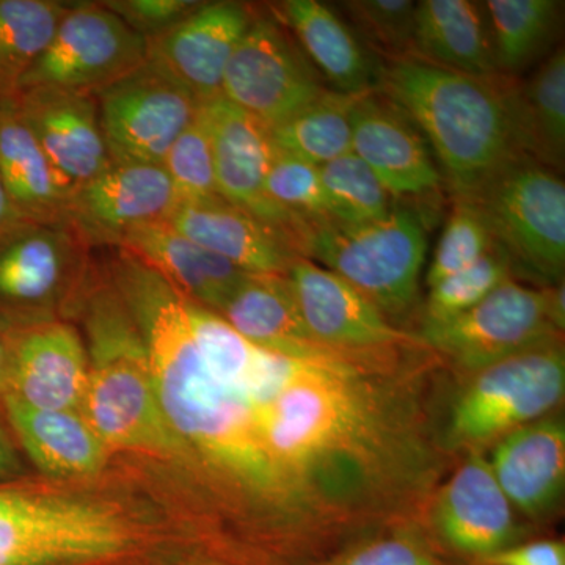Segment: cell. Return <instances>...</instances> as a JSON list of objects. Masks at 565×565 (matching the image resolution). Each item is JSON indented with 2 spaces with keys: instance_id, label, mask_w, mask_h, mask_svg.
Masks as SVG:
<instances>
[{
  "instance_id": "1",
  "label": "cell",
  "mask_w": 565,
  "mask_h": 565,
  "mask_svg": "<svg viewBox=\"0 0 565 565\" xmlns=\"http://www.w3.org/2000/svg\"><path fill=\"white\" fill-rule=\"evenodd\" d=\"M110 275L143 338L167 422L233 500L262 520L264 537L288 534L291 504L258 444L250 407L204 364L185 297L122 248L111 256Z\"/></svg>"
},
{
  "instance_id": "2",
  "label": "cell",
  "mask_w": 565,
  "mask_h": 565,
  "mask_svg": "<svg viewBox=\"0 0 565 565\" xmlns=\"http://www.w3.org/2000/svg\"><path fill=\"white\" fill-rule=\"evenodd\" d=\"M386 98L405 111L437 156L456 200H470L505 163L523 154L515 125V90L404 57L381 70Z\"/></svg>"
},
{
  "instance_id": "3",
  "label": "cell",
  "mask_w": 565,
  "mask_h": 565,
  "mask_svg": "<svg viewBox=\"0 0 565 565\" xmlns=\"http://www.w3.org/2000/svg\"><path fill=\"white\" fill-rule=\"evenodd\" d=\"M84 323L90 371L81 412L104 444L158 457L191 455L167 422L143 338L114 285L88 296Z\"/></svg>"
},
{
  "instance_id": "4",
  "label": "cell",
  "mask_w": 565,
  "mask_h": 565,
  "mask_svg": "<svg viewBox=\"0 0 565 565\" xmlns=\"http://www.w3.org/2000/svg\"><path fill=\"white\" fill-rule=\"evenodd\" d=\"M140 550L139 530L110 505L0 484V565H121Z\"/></svg>"
},
{
  "instance_id": "5",
  "label": "cell",
  "mask_w": 565,
  "mask_h": 565,
  "mask_svg": "<svg viewBox=\"0 0 565 565\" xmlns=\"http://www.w3.org/2000/svg\"><path fill=\"white\" fill-rule=\"evenodd\" d=\"M426 252L419 215L393 210L385 218L363 225L311 223L299 255L343 278L382 313L396 316L415 303Z\"/></svg>"
},
{
  "instance_id": "6",
  "label": "cell",
  "mask_w": 565,
  "mask_h": 565,
  "mask_svg": "<svg viewBox=\"0 0 565 565\" xmlns=\"http://www.w3.org/2000/svg\"><path fill=\"white\" fill-rule=\"evenodd\" d=\"M565 356L546 341L473 373L449 415L444 448H478L544 418L563 399Z\"/></svg>"
},
{
  "instance_id": "7",
  "label": "cell",
  "mask_w": 565,
  "mask_h": 565,
  "mask_svg": "<svg viewBox=\"0 0 565 565\" xmlns=\"http://www.w3.org/2000/svg\"><path fill=\"white\" fill-rule=\"evenodd\" d=\"M494 243L511 263L542 280H563L565 184L552 169L527 156L505 163L471 196Z\"/></svg>"
},
{
  "instance_id": "8",
  "label": "cell",
  "mask_w": 565,
  "mask_h": 565,
  "mask_svg": "<svg viewBox=\"0 0 565 565\" xmlns=\"http://www.w3.org/2000/svg\"><path fill=\"white\" fill-rule=\"evenodd\" d=\"M147 51V40L104 3H79L66 11L20 93L51 88L96 95L143 65Z\"/></svg>"
},
{
  "instance_id": "9",
  "label": "cell",
  "mask_w": 565,
  "mask_h": 565,
  "mask_svg": "<svg viewBox=\"0 0 565 565\" xmlns=\"http://www.w3.org/2000/svg\"><path fill=\"white\" fill-rule=\"evenodd\" d=\"M327 90L278 18L255 17L225 70L222 96L273 129Z\"/></svg>"
},
{
  "instance_id": "10",
  "label": "cell",
  "mask_w": 565,
  "mask_h": 565,
  "mask_svg": "<svg viewBox=\"0 0 565 565\" xmlns=\"http://www.w3.org/2000/svg\"><path fill=\"white\" fill-rule=\"evenodd\" d=\"M88 248L71 223L21 221L0 233V323L51 322L47 311L84 270Z\"/></svg>"
},
{
  "instance_id": "11",
  "label": "cell",
  "mask_w": 565,
  "mask_h": 565,
  "mask_svg": "<svg viewBox=\"0 0 565 565\" xmlns=\"http://www.w3.org/2000/svg\"><path fill=\"white\" fill-rule=\"evenodd\" d=\"M95 96L107 152L117 163L162 166L202 104L148 61Z\"/></svg>"
},
{
  "instance_id": "12",
  "label": "cell",
  "mask_w": 565,
  "mask_h": 565,
  "mask_svg": "<svg viewBox=\"0 0 565 565\" xmlns=\"http://www.w3.org/2000/svg\"><path fill=\"white\" fill-rule=\"evenodd\" d=\"M418 337L460 370L478 373L490 364L557 340V332L546 318L542 289L527 288L509 278L465 313L446 322L424 323Z\"/></svg>"
},
{
  "instance_id": "13",
  "label": "cell",
  "mask_w": 565,
  "mask_h": 565,
  "mask_svg": "<svg viewBox=\"0 0 565 565\" xmlns=\"http://www.w3.org/2000/svg\"><path fill=\"white\" fill-rule=\"evenodd\" d=\"M210 134L218 195L275 230L296 252L300 226L266 196V180L275 148L270 129L247 111L218 96L200 106Z\"/></svg>"
},
{
  "instance_id": "14",
  "label": "cell",
  "mask_w": 565,
  "mask_h": 565,
  "mask_svg": "<svg viewBox=\"0 0 565 565\" xmlns=\"http://www.w3.org/2000/svg\"><path fill=\"white\" fill-rule=\"evenodd\" d=\"M178 200L162 166L117 163L73 193L70 223L95 245L117 247L126 233L169 222Z\"/></svg>"
},
{
  "instance_id": "15",
  "label": "cell",
  "mask_w": 565,
  "mask_h": 565,
  "mask_svg": "<svg viewBox=\"0 0 565 565\" xmlns=\"http://www.w3.org/2000/svg\"><path fill=\"white\" fill-rule=\"evenodd\" d=\"M13 104L70 196L110 166L95 95L35 88Z\"/></svg>"
},
{
  "instance_id": "16",
  "label": "cell",
  "mask_w": 565,
  "mask_h": 565,
  "mask_svg": "<svg viewBox=\"0 0 565 565\" xmlns=\"http://www.w3.org/2000/svg\"><path fill=\"white\" fill-rule=\"evenodd\" d=\"M255 13L237 2H202L180 24L147 41V61L184 85L200 103L222 96L234 51Z\"/></svg>"
},
{
  "instance_id": "17",
  "label": "cell",
  "mask_w": 565,
  "mask_h": 565,
  "mask_svg": "<svg viewBox=\"0 0 565 565\" xmlns=\"http://www.w3.org/2000/svg\"><path fill=\"white\" fill-rule=\"evenodd\" d=\"M9 332V384L3 396L41 411L81 412L90 364L77 330L51 321Z\"/></svg>"
},
{
  "instance_id": "18",
  "label": "cell",
  "mask_w": 565,
  "mask_h": 565,
  "mask_svg": "<svg viewBox=\"0 0 565 565\" xmlns=\"http://www.w3.org/2000/svg\"><path fill=\"white\" fill-rule=\"evenodd\" d=\"M385 185L393 199L437 191L441 174L433 151L384 93H364L352 107V150Z\"/></svg>"
},
{
  "instance_id": "19",
  "label": "cell",
  "mask_w": 565,
  "mask_h": 565,
  "mask_svg": "<svg viewBox=\"0 0 565 565\" xmlns=\"http://www.w3.org/2000/svg\"><path fill=\"white\" fill-rule=\"evenodd\" d=\"M286 275L303 321L319 343L352 349L424 344L418 334L393 327L366 297L311 259H294Z\"/></svg>"
},
{
  "instance_id": "20",
  "label": "cell",
  "mask_w": 565,
  "mask_h": 565,
  "mask_svg": "<svg viewBox=\"0 0 565 565\" xmlns=\"http://www.w3.org/2000/svg\"><path fill=\"white\" fill-rule=\"evenodd\" d=\"M433 519L444 544L476 563L516 544L514 508L478 452L438 490Z\"/></svg>"
},
{
  "instance_id": "21",
  "label": "cell",
  "mask_w": 565,
  "mask_h": 565,
  "mask_svg": "<svg viewBox=\"0 0 565 565\" xmlns=\"http://www.w3.org/2000/svg\"><path fill=\"white\" fill-rule=\"evenodd\" d=\"M489 463L512 508L533 519L545 515L564 490L563 419L541 418L505 434Z\"/></svg>"
},
{
  "instance_id": "22",
  "label": "cell",
  "mask_w": 565,
  "mask_h": 565,
  "mask_svg": "<svg viewBox=\"0 0 565 565\" xmlns=\"http://www.w3.org/2000/svg\"><path fill=\"white\" fill-rule=\"evenodd\" d=\"M117 247L132 253L192 302L218 311L247 273L193 243L169 222L148 223L122 236Z\"/></svg>"
},
{
  "instance_id": "23",
  "label": "cell",
  "mask_w": 565,
  "mask_h": 565,
  "mask_svg": "<svg viewBox=\"0 0 565 565\" xmlns=\"http://www.w3.org/2000/svg\"><path fill=\"white\" fill-rule=\"evenodd\" d=\"M11 435L41 473L57 479L92 478L106 467L109 446L79 411H41L2 396Z\"/></svg>"
},
{
  "instance_id": "24",
  "label": "cell",
  "mask_w": 565,
  "mask_h": 565,
  "mask_svg": "<svg viewBox=\"0 0 565 565\" xmlns=\"http://www.w3.org/2000/svg\"><path fill=\"white\" fill-rule=\"evenodd\" d=\"M169 223L247 274L286 275L294 259L299 258L275 230L222 199L178 204Z\"/></svg>"
},
{
  "instance_id": "25",
  "label": "cell",
  "mask_w": 565,
  "mask_h": 565,
  "mask_svg": "<svg viewBox=\"0 0 565 565\" xmlns=\"http://www.w3.org/2000/svg\"><path fill=\"white\" fill-rule=\"evenodd\" d=\"M412 57L467 76L497 77L484 3L470 0L416 2Z\"/></svg>"
},
{
  "instance_id": "26",
  "label": "cell",
  "mask_w": 565,
  "mask_h": 565,
  "mask_svg": "<svg viewBox=\"0 0 565 565\" xmlns=\"http://www.w3.org/2000/svg\"><path fill=\"white\" fill-rule=\"evenodd\" d=\"M286 28L300 50L329 82L333 92L363 95L374 92L381 70L351 29L318 0H288L280 7Z\"/></svg>"
},
{
  "instance_id": "27",
  "label": "cell",
  "mask_w": 565,
  "mask_h": 565,
  "mask_svg": "<svg viewBox=\"0 0 565 565\" xmlns=\"http://www.w3.org/2000/svg\"><path fill=\"white\" fill-rule=\"evenodd\" d=\"M0 181L22 221L70 223V193L13 103L0 104Z\"/></svg>"
},
{
  "instance_id": "28",
  "label": "cell",
  "mask_w": 565,
  "mask_h": 565,
  "mask_svg": "<svg viewBox=\"0 0 565 565\" xmlns=\"http://www.w3.org/2000/svg\"><path fill=\"white\" fill-rule=\"evenodd\" d=\"M218 315L248 341L269 351L302 355L316 343L288 275L248 274Z\"/></svg>"
},
{
  "instance_id": "29",
  "label": "cell",
  "mask_w": 565,
  "mask_h": 565,
  "mask_svg": "<svg viewBox=\"0 0 565 565\" xmlns=\"http://www.w3.org/2000/svg\"><path fill=\"white\" fill-rule=\"evenodd\" d=\"M515 125L520 150L548 169L563 167L565 152V54L557 50L515 92Z\"/></svg>"
},
{
  "instance_id": "30",
  "label": "cell",
  "mask_w": 565,
  "mask_h": 565,
  "mask_svg": "<svg viewBox=\"0 0 565 565\" xmlns=\"http://www.w3.org/2000/svg\"><path fill=\"white\" fill-rule=\"evenodd\" d=\"M68 9L55 0H0V104L14 102Z\"/></svg>"
},
{
  "instance_id": "31",
  "label": "cell",
  "mask_w": 565,
  "mask_h": 565,
  "mask_svg": "<svg viewBox=\"0 0 565 565\" xmlns=\"http://www.w3.org/2000/svg\"><path fill=\"white\" fill-rule=\"evenodd\" d=\"M359 96L327 92L270 129L275 148L316 167L348 154L352 150V107Z\"/></svg>"
},
{
  "instance_id": "32",
  "label": "cell",
  "mask_w": 565,
  "mask_h": 565,
  "mask_svg": "<svg viewBox=\"0 0 565 565\" xmlns=\"http://www.w3.org/2000/svg\"><path fill=\"white\" fill-rule=\"evenodd\" d=\"M484 7L498 73H520L546 50L555 32L559 2L489 0Z\"/></svg>"
},
{
  "instance_id": "33",
  "label": "cell",
  "mask_w": 565,
  "mask_h": 565,
  "mask_svg": "<svg viewBox=\"0 0 565 565\" xmlns=\"http://www.w3.org/2000/svg\"><path fill=\"white\" fill-rule=\"evenodd\" d=\"M327 210L333 222L363 225L392 212L393 196L373 170L353 152L319 167Z\"/></svg>"
},
{
  "instance_id": "34",
  "label": "cell",
  "mask_w": 565,
  "mask_h": 565,
  "mask_svg": "<svg viewBox=\"0 0 565 565\" xmlns=\"http://www.w3.org/2000/svg\"><path fill=\"white\" fill-rule=\"evenodd\" d=\"M511 259L494 244L479 262L430 288L424 323H440L465 313L511 278Z\"/></svg>"
},
{
  "instance_id": "35",
  "label": "cell",
  "mask_w": 565,
  "mask_h": 565,
  "mask_svg": "<svg viewBox=\"0 0 565 565\" xmlns=\"http://www.w3.org/2000/svg\"><path fill=\"white\" fill-rule=\"evenodd\" d=\"M162 167L172 182L178 204L221 200L212 162L210 134L204 125L202 110H199L195 120L174 140Z\"/></svg>"
},
{
  "instance_id": "36",
  "label": "cell",
  "mask_w": 565,
  "mask_h": 565,
  "mask_svg": "<svg viewBox=\"0 0 565 565\" xmlns=\"http://www.w3.org/2000/svg\"><path fill=\"white\" fill-rule=\"evenodd\" d=\"M266 196L289 221L305 230L332 221L327 210L319 167L277 151L266 180Z\"/></svg>"
},
{
  "instance_id": "37",
  "label": "cell",
  "mask_w": 565,
  "mask_h": 565,
  "mask_svg": "<svg viewBox=\"0 0 565 565\" xmlns=\"http://www.w3.org/2000/svg\"><path fill=\"white\" fill-rule=\"evenodd\" d=\"M494 237L484 215L468 200H456L427 270L429 288L438 281L467 269L493 247Z\"/></svg>"
},
{
  "instance_id": "38",
  "label": "cell",
  "mask_w": 565,
  "mask_h": 565,
  "mask_svg": "<svg viewBox=\"0 0 565 565\" xmlns=\"http://www.w3.org/2000/svg\"><path fill=\"white\" fill-rule=\"evenodd\" d=\"M355 28L377 50L404 58L414 52L416 2L353 0L343 3Z\"/></svg>"
},
{
  "instance_id": "39",
  "label": "cell",
  "mask_w": 565,
  "mask_h": 565,
  "mask_svg": "<svg viewBox=\"0 0 565 565\" xmlns=\"http://www.w3.org/2000/svg\"><path fill=\"white\" fill-rule=\"evenodd\" d=\"M311 565H449L422 537L405 530L367 535Z\"/></svg>"
},
{
  "instance_id": "40",
  "label": "cell",
  "mask_w": 565,
  "mask_h": 565,
  "mask_svg": "<svg viewBox=\"0 0 565 565\" xmlns=\"http://www.w3.org/2000/svg\"><path fill=\"white\" fill-rule=\"evenodd\" d=\"M202 2L191 0H117L104 2L145 40L162 35L193 13Z\"/></svg>"
},
{
  "instance_id": "41",
  "label": "cell",
  "mask_w": 565,
  "mask_h": 565,
  "mask_svg": "<svg viewBox=\"0 0 565 565\" xmlns=\"http://www.w3.org/2000/svg\"><path fill=\"white\" fill-rule=\"evenodd\" d=\"M476 565H565V544L563 541L515 544L479 561Z\"/></svg>"
},
{
  "instance_id": "42",
  "label": "cell",
  "mask_w": 565,
  "mask_h": 565,
  "mask_svg": "<svg viewBox=\"0 0 565 565\" xmlns=\"http://www.w3.org/2000/svg\"><path fill=\"white\" fill-rule=\"evenodd\" d=\"M10 435L9 424L6 427L2 418H0V484L2 482H13L21 473V462L18 459L17 448H14L13 438Z\"/></svg>"
},
{
  "instance_id": "43",
  "label": "cell",
  "mask_w": 565,
  "mask_h": 565,
  "mask_svg": "<svg viewBox=\"0 0 565 565\" xmlns=\"http://www.w3.org/2000/svg\"><path fill=\"white\" fill-rule=\"evenodd\" d=\"M546 318L557 333L565 327V288L564 281H557L548 288L542 289Z\"/></svg>"
},
{
  "instance_id": "44",
  "label": "cell",
  "mask_w": 565,
  "mask_h": 565,
  "mask_svg": "<svg viewBox=\"0 0 565 565\" xmlns=\"http://www.w3.org/2000/svg\"><path fill=\"white\" fill-rule=\"evenodd\" d=\"M10 370V332L0 323V397L7 392Z\"/></svg>"
},
{
  "instance_id": "45",
  "label": "cell",
  "mask_w": 565,
  "mask_h": 565,
  "mask_svg": "<svg viewBox=\"0 0 565 565\" xmlns=\"http://www.w3.org/2000/svg\"><path fill=\"white\" fill-rule=\"evenodd\" d=\"M21 221L20 215H18L14 207L11 206L6 188H3L2 181H0V233L6 232L11 225Z\"/></svg>"
}]
</instances>
